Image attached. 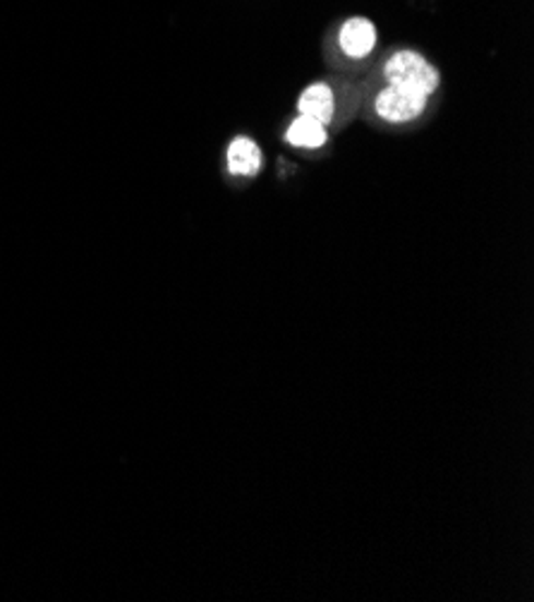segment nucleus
<instances>
[{"instance_id": "nucleus-1", "label": "nucleus", "mask_w": 534, "mask_h": 602, "mask_svg": "<svg viewBox=\"0 0 534 602\" xmlns=\"http://www.w3.org/2000/svg\"><path fill=\"white\" fill-rule=\"evenodd\" d=\"M381 75L383 84H403V87L425 96H431L441 87V70L425 54L415 51V48H395L383 60Z\"/></svg>"}, {"instance_id": "nucleus-2", "label": "nucleus", "mask_w": 534, "mask_h": 602, "mask_svg": "<svg viewBox=\"0 0 534 602\" xmlns=\"http://www.w3.org/2000/svg\"><path fill=\"white\" fill-rule=\"evenodd\" d=\"M429 106V96L403 84H383L375 96V114L389 126H405L417 120Z\"/></svg>"}, {"instance_id": "nucleus-3", "label": "nucleus", "mask_w": 534, "mask_h": 602, "mask_svg": "<svg viewBox=\"0 0 534 602\" xmlns=\"http://www.w3.org/2000/svg\"><path fill=\"white\" fill-rule=\"evenodd\" d=\"M335 46L347 60H367L379 46V27L367 15H351L341 20L335 29Z\"/></svg>"}, {"instance_id": "nucleus-4", "label": "nucleus", "mask_w": 534, "mask_h": 602, "mask_svg": "<svg viewBox=\"0 0 534 602\" xmlns=\"http://www.w3.org/2000/svg\"><path fill=\"white\" fill-rule=\"evenodd\" d=\"M262 166H264V154H262V146L257 144V140L247 138V134H240V138H233L228 142L226 168L230 176L254 178L259 170H262Z\"/></svg>"}, {"instance_id": "nucleus-5", "label": "nucleus", "mask_w": 534, "mask_h": 602, "mask_svg": "<svg viewBox=\"0 0 534 602\" xmlns=\"http://www.w3.org/2000/svg\"><path fill=\"white\" fill-rule=\"evenodd\" d=\"M335 92L329 82H312L297 96V116L315 118L329 128L335 118Z\"/></svg>"}, {"instance_id": "nucleus-6", "label": "nucleus", "mask_w": 534, "mask_h": 602, "mask_svg": "<svg viewBox=\"0 0 534 602\" xmlns=\"http://www.w3.org/2000/svg\"><path fill=\"white\" fill-rule=\"evenodd\" d=\"M285 142L295 150H321L329 142V128L315 118L297 116L285 130Z\"/></svg>"}]
</instances>
